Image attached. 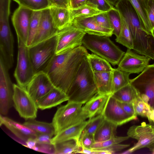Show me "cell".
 <instances>
[{
  "label": "cell",
  "instance_id": "1",
  "mask_svg": "<svg viewBox=\"0 0 154 154\" xmlns=\"http://www.w3.org/2000/svg\"><path fill=\"white\" fill-rule=\"evenodd\" d=\"M88 54L82 45L55 54L44 72L54 87L67 95L80 64Z\"/></svg>",
  "mask_w": 154,
  "mask_h": 154
},
{
  "label": "cell",
  "instance_id": "42",
  "mask_svg": "<svg viewBox=\"0 0 154 154\" xmlns=\"http://www.w3.org/2000/svg\"><path fill=\"white\" fill-rule=\"evenodd\" d=\"M34 150L38 152L50 154H55L54 145L52 143H37Z\"/></svg>",
  "mask_w": 154,
  "mask_h": 154
},
{
  "label": "cell",
  "instance_id": "5",
  "mask_svg": "<svg viewBox=\"0 0 154 154\" xmlns=\"http://www.w3.org/2000/svg\"><path fill=\"white\" fill-rule=\"evenodd\" d=\"M57 35L29 47L30 59L35 74L44 72L56 54Z\"/></svg>",
  "mask_w": 154,
  "mask_h": 154
},
{
  "label": "cell",
  "instance_id": "18",
  "mask_svg": "<svg viewBox=\"0 0 154 154\" xmlns=\"http://www.w3.org/2000/svg\"><path fill=\"white\" fill-rule=\"evenodd\" d=\"M73 24L86 34L111 37L113 35L112 29L103 27L96 21L94 16L74 19Z\"/></svg>",
  "mask_w": 154,
  "mask_h": 154
},
{
  "label": "cell",
  "instance_id": "2",
  "mask_svg": "<svg viewBox=\"0 0 154 154\" xmlns=\"http://www.w3.org/2000/svg\"><path fill=\"white\" fill-rule=\"evenodd\" d=\"M97 93L94 72L86 57L80 64L67 93L68 102L83 105Z\"/></svg>",
  "mask_w": 154,
  "mask_h": 154
},
{
  "label": "cell",
  "instance_id": "32",
  "mask_svg": "<svg viewBox=\"0 0 154 154\" xmlns=\"http://www.w3.org/2000/svg\"><path fill=\"white\" fill-rule=\"evenodd\" d=\"M69 10L72 21L76 18L92 17L106 12L99 10L86 4L77 8L72 9L69 8Z\"/></svg>",
  "mask_w": 154,
  "mask_h": 154
},
{
  "label": "cell",
  "instance_id": "17",
  "mask_svg": "<svg viewBox=\"0 0 154 154\" xmlns=\"http://www.w3.org/2000/svg\"><path fill=\"white\" fill-rule=\"evenodd\" d=\"M4 125L19 140V143L24 146L26 142L30 138L35 139L37 134L34 131L22 124L0 114V125Z\"/></svg>",
  "mask_w": 154,
  "mask_h": 154
},
{
  "label": "cell",
  "instance_id": "6",
  "mask_svg": "<svg viewBox=\"0 0 154 154\" xmlns=\"http://www.w3.org/2000/svg\"><path fill=\"white\" fill-rule=\"evenodd\" d=\"M17 39V63L14 75L17 84L26 89L35 73L29 55V47L20 39Z\"/></svg>",
  "mask_w": 154,
  "mask_h": 154
},
{
  "label": "cell",
  "instance_id": "27",
  "mask_svg": "<svg viewBox=\"0 0 154 154\" xmlns=\"http://www.w3.org/2000/svg\"><path fill=\"white\" fill-rule=\"evenodd\" d=\"M55 150V154H69L79 153L82 146L79 139L67 140L54 144Z\"/></svg>",
  "mask_w": 154,
  "mask_h": 154
},
{
  "label": "cell",
  "instance_id": "28",
  "mask_svg": "<svg viewBox=\"0 0 154 154\" xmlns=\"http://www.w3.org/2000/svg\"><path fill=\"white\" fill-rule=\"evenodd\" d=\"M23 124L37 134H46L53 137L55 135V129L53 124L30 119Z\"/></svg>",
  "mask_w": 154,
  "mask_h": 154
},
{
  "label": "cell",
  "instance_id": "40",
  "mask_svg": "<svg viewBox=\"0 0 154 154\" xmlns=\"http://www.w3.org/2000/svg\"><path fill=\"white\" fill-rule=\"evenodd\" d=\"M107 12L94 16L95 19L97 23L101 26L106 29L112 30Z\"/></svg>",
  "mask_w": 154,
  "mask_h": 154
},
{
  "label": "cell",
  "instance_id": "11",
  "mask_svg": "<svg viewBox=\"0 0 154 154\" xmlns=\"http://www.w3.org/2000/svg\"><path fill=\"white\" fill-rule=\"evenodd\" d=\"M130 83L140 94L148 97L149 105L154 108V64L148 65L139 75L130 79Z\"/></svg>",
  "mask_w": 154,
  "mask_h": 154
},
{
  "label": "cell",
  "instance_id": "35",
  "mask_svg": "<svg viewBox=\"0 0 154 154\" xmlns=\"http://www.w3.org/2000/svg\"><path fill=\"white\" fill-rule=\"evenodd\" d=\"M42 11H33L29 29L26 46H30L37 31L40 21Z\"/></svg>",
  "mask_w": 154,
  "mask_h": 154
},
{
  "label": "cell",
  "instance_id": "8",
  "mask_svg": "<svg viewBox=\"0 0 154 154\" xmlns=\"http://www.w3.org/2000/svg\"><path fill=\"white\" fill-rule=\"evenodd\" d=\"M127 134L137 142L121 154H130L143 148H148L154 143V125L152 124L143 122L140 125H133L129 128Z\"/></svg>",
  "mask_w": 154,
  "mask_h": 154
},
{
  "label": "cell",
  "instance_id": "34",
  "mask_svg": "<svg viewBox=\"0 0 154 154\" xmlns=\"http://www.w3.org/2000/svg\"><path fill=\"white\" fill-rule=\"evenodd\" d=\"M20 6L33 11H42L51 6L48 0H13Z\"/></svg>",
  "mask_w": 154,
  "mask_h": 154
},
{
  "label": "cell",
  "instance_id": "4",
  "mask_svg": "<svg viewBox=\"0 0 154 154\" xmlns=\"http://www.w3.org/2000/svg\"><path fill=\"white\" fill-rule=\"evenodd\" d=\"M82 105L68 102L66 104L58 107L52 122L55 129L54 135L88 119L83 110Z\"/></svg>",
  "mask_w": 154,
  "mask_h": 154
},
{
  "label": "cell",
  "instance_id": "41",
  "mask_svg": "<svg viewBox=\"0 0 154 154\" xmlns=\"http://www.w3.org/2000/svg\"><path fill=\"white\" fill-rule=\"evenodd\" d=\"M147 13L151 29L154 32V0H145Z\"/></svg>",
  "mask_w": 154,
  "mask_h": 154
},
{
  "label": "cell",
  "instance_id": "54",
  "mask_svg": "<svg viewBox=\"0 0 154 154\" xmlns=\"http://www.w3.org/2000/svg\"></svg>",
  "mask_w": 154,
  "mask_h": 154
},
{
  "label": "cell",
  "instance_id": "25",
  "mask_svg": "<svg viewBox=\"0 0 154 154\" xmlns=\"http://www.w3.org/2000/svg\"><path fill=\"white\" fill-rule=\"evenodd\" d=\"M117 127L105 119L94 135L95 143L105 141L116 136Z\"/></svg>",
  "mask_w": 154,
  "mask_h": 154
},
{
  "label": "cell",
  "instance_id": "33",
  "mask_svg": "<svg viewBox=\"0 0 154 154\" xmlns=\"http://www.w3.org/2000/svg\"><path fill=\"white\" fill-rule=\"evenodd\" d=\"M130 73L118 68L113 69L112 71V93L130 83Z\"/></svg>",
  "mask_w": 154,
  "mask_h": 154
},
{
  "label": "cell",
  "instance_id": "19",
  "mask_svg": "<svg viewBox=\"0 0 154 154\" xmlns=\"http://www.w3.org/2000/svg\"><path fill=\"white\" fill-rule=\"evenodd\" d=\"M49 9L53 26L59 31L72 24L69 8L52 5L50 6Z\"/></svg>",
  "mask_w": 154,
  "mask_h": 154
},
{
  "label": "cell",
  "instance_id": "10",
  "mask_svg": "<svg viewBox=\"0 0 154 154\" xmlns=\"http://www.w3.org/2000/svg\"><path fill=\"white\" fill-rule=\"evenodd\" d=\"M8 70L0 58V113L3 116L7 115L13 106L14 84L11 80Z\"/></svg>",
  "mask_w": 154,
  "mask_h": 154
},
{
  "label": "cell",
  "instance_id": "53",
  "mask_svg": "<svg viewBox=\"0 0 154 154\" xmlns=\"http://www.w3.org/2000/svg\"><path fill=\"white\" fill-rule=\"evenodd\" d=\"M150 151L152 152V154H154V148L151 149Z\"/></svg>",
  "mask_w": 154,
  "mask_h": 154
},
{
  "label": "cell",
  "instance_id": "47",
  "mask_svg": "<svg viewBox=\"0 0 154 154\" xmlns=\"http://www.w3.org/2000/svg\"><path fill=\"white\" fill-rule=\"evenodd\" d=\"M53 5L60 7L69 8V0H53Z\"/></svg>",
  "mask_w": 154,
  "mask_h": 154
},
{
  "label": "cell",
  "instance_id": "48",
  "mask_svg": "<svg viewBox=\"0 0 154 154\" xmlns=\"http://www.w3.org/2000/svg\"><path fill=\"white\" fill-rule=\"evenodd\" d=\"M26 147L34 150L35 147L37 143L35 139L30 138L26 142Z\"/></svg>",
  "mask_w": 154,
  "mask_h": 154
},
{
  "label": "cell",
  "instance_id": "38",
  "mask_svg": "<svg viewBox=\"0 0 154 154\" xmlns=\"http://www.w3.org/2000/svg\"><path fill=\"white\" fill-rule=\"evenodd\" d=\"M132 104L137 116L147 117L150 110L151 106L143 100L140 94L134 100Z\"/></svg>",
  "mask_w": 154,
  "mask_h": 154
},
{
  "label": "cell",
  "instance_id": "50",
  "mask_svg": "<svg viewBox=\"0 0 154 154\" xmlns=\"http://www.w3.org/2000/svg\"><path fill=\"white\" fill-rule=\"evenodd\" d=\"M108 2L114 6H115L116 4L120 0H107Z\"/></svg>",
  "mask_w": 154,
  "mask_h": 154
},
{
  "label": "cell",
  "instance_id": "43",
  "mask_svg": "<svg viewBox=\"0 0 154 154\" xmlns=\"http://www.w3.org/2000/svg\"><path fill=\"white\" fill-rule=\"evenodd\" d=\"M79 142L81 146L89 149L95 143L94 135L87 134H81Z\"/></svg>",
  "mask_w": 154,
  "mask_h": 154
},
{
  "label": "cell",
  "instance_id": "46",
  "mask_svg": "<svg viewBox=\"0 0 154 154\" xmlns=\"http://www.w3.org/2000/svg\"><path fill=\"white\" fill-rule=\"evenodd\" d=\"M87 0H70L69 8H76L85 5Z\"/></svg>",
  "mask_w": 154,
  "mask_h": 154
},
{
  "label": "cell",
  "instance_id": "9",
  "mask_svg": "<svg viewBox=\"0 0 154 154\" xmlns=\"http://www.w3.org/2000/svg\"><path fill=\"white\" fill-rule=\"evenodd\" d=\"M86 33L72 24L59 31L57 35L56 54H60L82 45Z\"/></svg>",
  "mask_w": 154,
  "mask_h": 154
},
{
  "label": "cell",
  "instance_id": "39",
  "mask_svg": "<svg viewBox=\"0 0 154 154\" xmlns=\"http://www.w3.org/2000/svg\"><path fill=\"white\" fill-rule=\"evenodd\" d=\"M86 4L104 12L114 8L107 0H87Z\"/></svg>",
  "mask_w": 154,
  "mask_h": 154
},
{
  "label": "cell",
  "instance_id": "22",
  "mask_svg": "<svg viewBox=\"0 0 154 154\" xmlns=\"http://www.w3.org/2000/svg\"><path fill=\"white\" fill-rule=\"evenodd\" d=\"M130 137L126 136H116L108 140L103 142H96L91 147L94 150H105L113 154L129 147V144H121L120 143L128 140Z\"/></svg>",
  "mask_w": 154,
  "mask_h": 154
},
{
  "label": "cell",
  "instance_id": "21",
  "mask_svg": "<svg viewBox=\"0 0 154 154\" xmlns=\"http://www.w3.org/2000/svg\"><path fill=\"white\" fill-rule=\"evenodd\" d=\"M66 94L54 88L36 103L38 109L42 110L49 109L68 100Z\"/></svg>",
  "mask_w": 154,
  "mask_h": 154
},
{
  "label": "cell",
  "instance_id": "31",
  "mask_svg": "<svg viewBox=\"0 0 154 154\" xmlns=\"http://www.w3.org/2000/svg\"><path fill=\"white\" fill-rule=\"evenodd\" d=\"M134 8L142 26L146 29L154 33L152 30L148 17L145 0H129Z\"/></svg>",
  "mask_w": 154,
  "mask_h": 154
},
{
  "label": "cell",
  "instance_id": "14",
  "mask_svg": "<svg viewBox=\"0 0 154 154\" xmlns=\"http://www.w3.org/2000/svg\"><path fill=\"white\" fill-rule=\"evenodd\" d=\"M32 12L31 10L19 6L14 11L11 18L17 38L26 45Z\"/></svg>",
  "mask_w": 154,
  "mask_h": 154
},
{
  "label": "cell",
  "instance_id": "45",
  "mask_svg": "<svg viewBox=\"0 0 154 154\" xmlns=\"http://www.w3.org/2000/svg\"><path fill=\"white\" fill-rule=\"evenodd\" d=\"M118 102L119 104L126 113L131 116H137L135 114L132 104L118 101Z\"/></svg>",
  "mask_w": 154,
  "mask_h": 154
},
{
  "label": "cell",
  "instance_id": "37",
  "mask_svg": "<svg viewBox=\"0 0 154 154\" xmlns=\"http://www.w3.org/2000/svg\"><path fill=\"white\" fill-rule=\"evenodd\" d=\"M88 119L89 122L84 129L82 134L94 135L105 119L103 114H101Z\"/></svg>",
  "mask_w": 154,
  "mask_h": 154
},
{
  "label": "cell",
  "instance_id": "12",
  "mask_svg": "<svg viewBox=\"0 0 154 154\" xmlns=\"http://www.w3.org/2000/svg\"><path fill=\"white\" fill-rule=\"evenodd\" d=\"M139 54L127 49L118 65L117 68L130 74L141 73L149 65L151 59L148 57Z\"/></svg>",
  "mask_w": 154,
  "mask_h": 154
},
{
  "label": "cell",
  "instance_id": "26",
  "mask_svg": "<svg viewBox=\"0 0 154 154\" xmlns=\"http://www.w3.org/2000/svg\"><path fill=\"white\" fill-rule=\"evenodd\" d=\"M140 94L130 83L112 94L111 96L118 101L132 104Z\"/></svg>",
  "mask_w": 154,
  "mask_h": 154
},
{
  "label": "cell",
  "instance_id": "15",
  "mask_svg": "<svg viewBox=\"0 0 154 154\" xmlns=\"http://www.w3.org/2000/svg\"><path fill=\"white\" fill-rule=\"evenodd\" d=\"M55 88L47 74L42 72L35 74L28 85L26 90L36 103Z\"/></svg>",
  "mask_w": 154,
  "mask_h": 154
},
{
  "label": "cell",
  "instance_id": "13",
  "mask_svg": "<svg viewBox=\"0 0 154 154\" xmlns=\"http://www.w3.org/2000/svg\"><path fill=\"white\" fill-rule=\"evenodd\" d=\"M102 114L105 119L117 126L137 119V116H131L126 113L111 94Z\"/></svg>",
  "mask_w": 154,
  "mask_h": 154
},
{
  "label": "cell",
  "instance_id": "24",
  "mask_svg": "<svg viewBox=\"0 0 154 154\" xmlns=\"http://www.w3.org/2000/svg\"><path fill=\"white\" fill-rule=\"evenodd\" d=\"M94 77L100 94H112V71L94 72Z\"/></svg>",
  "mask_w": 154,
  "mask_h": 154
},
{
  "label": "cell",
  "instance_id": "36",
  "mask_svg": "<svg viewBox=\"0 0 154 154\" xmlns=\"http://www.w3.org/2000/svg\"><path fill=\"white\" fill-rule=\"evenodd\" d=\"M113 30V34L118 37L120 32L121 20L119 11L114 7L107 12Z\"/></svg>",
  "mask_w": 154,
  "mask_h": 154
},
{
  "label": "cell",
  "instance_id": "3",
  "mask_svg": "<svg viewBox=\"0 0 154 154\" xmlns=\"http://www.w3.org/2000/svg\"><path fill=\"white\" fill-rule=\"evenodd\" d=\"M82 45L113 66L119 64L125 53L107 36L86 34L83 39Z\"/></svg>",
  "mask_w": 154,
  "mask_h": 154
},
{
  "label": "cell",
  "instance_id": "7",
  "mask_svg": "<svg viewBox=\"0 0 154 154\" xmlns=\"http://www.w3.org/2000/svg\"><path fill=\"white\" fill-rule=\"evenodd\" d=\"M13 106L20 117L28 120L37 117L38 108L36 103L26 89L14 84Z\"/></svg>",
  "mask_w": 154,
  "mask_h": 154
},
{
  "label": "cell",
  "instance_id": "51",
  "mask_svg": "<svg viewBox=\"0 0 154 154\" xmlns=\"http://www.w3.org/2000/svg\"><path fill=\"white\" fill-rule=\"evenodd\" d=\"M154 148V143L149 148H148L149 150L150 151L151 149H152Z\"/></svg>",
  "mask_w": 154,
  "mask_h": 154
},
{
  "label": "cell",
  "instance_id": "23",
  "mask_svg": "<svg viewBox=\"0 0 154 154\" xmlns=\"http://www.w3.org/2000/svg\"><path fill=\"white\" fill-rule=\"evenodd\" d=\"M89 122L88 119L61 131L52 138L51 143L54 144L70 139H79L84 129Z\"/></svg>",
  "mask_w": 154,
  "mask_h": 154
},
{
  "label": "cell",
  "instance_id": "29",
  "mask_svg": "<svg viewBox=\"0 0 154 154\" xmlns=\"http://www.w3.org/2000/svg\"><path fill=\"white\" fill-rule=\"evenodd\" d=\"M120 14L121 20V29L119 36L116 37V41L125 46L127 49L133 50V42L131 31L126 20Z\"/></svg>",
  "mask_w": 154,
  "mask_h": 154
},
{
  "label": "cell",
  "instance_id": "20",
  "mask_svg": "<svg viewBox=\"0 0 154 154\" xmlns=\"http://www.w3.org/2000/svg\"><path fill=\"white\" fill-rule=\"evenodd\" d=\"M111 94H95L82 106L83 110L88 119H91L102 114L106 103Z\"/></svg>",
  "mask_w": 154,
  "mask_h": 154
},
{
  "label": "cell",
  "instance_id": "16",
  "mask_svg": "<svg viewBox=\"0 0 154 154\" xmlns=\"http://www.w3.org/2000/svg\"><path fill=\"white\" fill-rule=\"evenodd\" d=\"M59 31L53 26L49 8L42 10L38 27L30 46L57 35Z\"/></svg>",
  "mask_w": 154,
  "mask_h": 154
},
{
  "label": "cell",
  "instance_id": "52",
  "mask_svg": "<svg viewBox=\"0 0 154 154\" xmlns=\"http://www.w3.org/2000/svg\"><path fill=\"white\" fill-rule=\"evenodd\" d=\"M50 4V5H53V0H48Z\"/></svg>",
  "mask_w": 154,
  "mask_h": 154
},
{
  "label": "cell",
  "instance_id": "44",
  "mask_svg": "<svg viewBox=\"0 0 154 154\" xmlns=\"http://www.w3.org/2000/svg\"><path fill=\"white\" fill-rule=\"evenodd\" d=\"M53 137L46 134H37L35 140L37 143H51V140Z\"/></svg>",
  "mask_w": 154,
  "mask_h": 154
},
{
  "label": "cell",
  "instance_id": "30",
  "mask_svg": "<svg viewBox=\"0 0 154 154\" xmlns=\"http://www.w3.org/2000/svg\"><path fill=\"white\" fill-rule=\"evenodd\" d=\"M87 58L94 72L112 71L113 69L109 62L94 53H89Z\"/></svg>",
  "mask_w": 154,
  "mask_h": 154
},
{
  "label": "cell",
  "instance_id": "49",
  "mask_svg": "<svg viewBox=\"0 0 154 154\" xmlns=\"http://www.w3.org/2000/svg\"><path fill=\"white\" fill-rule=\"evenodd\" d=\"M146 118L150 124L152 123L154 125V108L151 107L150 110Z\"/></svg>",
  "mask_w": 154,
  "mask_h": 154
}]
</instances>
